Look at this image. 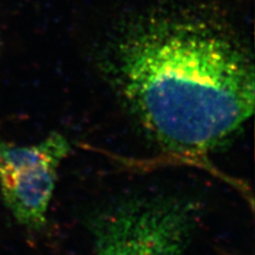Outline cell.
Here are the masks:
<instances>
[{
    "mask_svg": "<svg viewBox=\"0 0 255 255\" xmlns=\"http://www.w3.org/2000/svg\"><path fill=\"white\" fill-rule=\"evenodd\" d=\"M111 75L162 148L205 156L252 116L253 62L230 30L189 14L141 18L119 36Z\"/></svg>",
    "mask_w": 255,
    "mask_h": 255,
    "instance_id": "obj_1",
    "label": "cell"
},
{
    "mask_svg": "<svg viewBox=\"0 0 255 255\" xmlns=\"http://www.w3.org/2000/svg\"><path fill=\"white\" fill-rule=\"evenodd\" d=\"M194 215L191 204L178 199L118 205L93 221L96 255H184Z\"/></svg>",
    "mask_w": 255,
    "mask_h": 255,
    "instance_id": "obj_2",
    "label": "cell"
},
{
    "mask_svg": "<svg viewBox=\"0 0 255 255\" xmlns=\"http://www.w3.org/2000/svg\"><path fill=\"white\" fill-rule=\"evenodd\" d=\"M70 151L64 135L52 132L34 145L0 141V190L14 218L23 227L42 229L58 180Z\"/></svg>",
    "mask_w": 255,
    "mask_h": 255,
    "instance_id": "obj_3",
    "label": "cell"
}]
</instances>
